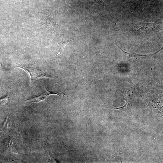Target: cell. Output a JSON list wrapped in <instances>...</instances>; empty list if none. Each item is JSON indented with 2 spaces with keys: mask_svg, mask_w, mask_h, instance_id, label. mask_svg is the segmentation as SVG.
<instances>
[{
  "mask_svg": "<svg viewBox=\"0 0 163 163\" xmlns=\"http://www.w3.org/2000/svg\"><path fill=\"white\" fill-rule=\"evenodd\" d=\"M162 24V22L140 23L133 25L125 31L130 35H144L161 30Z\"/></svg>",
  "mask_w": 163,
  "mask_h": 163,
  "instance_id": "6da1fadb",
  "label": "cell"
},
{
  "mask_svg": "<svg viewBox=\"0 0 163 163\" xmlns=\"http://www.w3.org/2000/svg\"><path fill=\"white\" fill-rule=\"evenodd\" d=\"M140 86V84L138 83L132 87L121 90L120 91L125 99L126 104L123 106L113 109L121 110L131 115L132 104L138 94Z\"/></svg>",
  "mask_w": 163,
  "mask_h": 163,
  "instance_id": "7a4b0ae2",
  "label": "cell"
},
{
  "mask_svg": "<svg viewBox=\"0 0 163 163\" xmlns=\"http://www.w3.org/2000/svg\"><path fill=\"white\" fill-rule=\"evenodd\" d=\"M14 62L16 64L15 67L21 68L29 74L30 77V85L36 80L40 78H54L53 76L46 75L39 69L36 65V61L34 63L27 66L22 65Z\"/></svg>",
  "mask_w": 163,
  "mask_h": 163,
  "instance_id": "3957f363",
  "label": "cell"
},
{
  "mask_svg": "<svg viewBox=\"0 0 163 163\" xmlns=\"http://www.w3.org/2000/svg\"><path fill=\"white\" fill-rule=\"evenodd\" d=\"M51 94H56L62 97H64L65 94L64 93L61 92H52L46 89L45 92L40 95L31 99L27 100H23L22 101L25 103H28L31 104H34L40 101H45L48 96Z\"/></svg>",
  "mask_w": 163,
  "mask_h": 163,
  "instance_id": "277c9868",
  "label": "cell"
},
{
  "mask_svg": "<svg viewBox=\"0 0 163 163\" xmlns=\"http://www.w3.org/2000/svg\"><path fill=\"white\" fill-rule=\"evenodd\" d=\"M73 40L72 39L65 37H61L59 40L57 53L53 59L55 60L59 59L65 46L69 42Z\"/></svg>",
  "mask_w": 163,
  "mask_h": 163,
  "instance_id": "5b68a950",
  "label": "cell"
},
{
  "mask_svg": "<svg viewBox=\"0 0 163 163\" xmlns=\"http://www.w3.org/2000/svg\"><path fill=\"white\" fill-rule=\"evenodd\" d=\"M117 46L120 49V50H121L123 52L129 55V56L128 58V59H129L131 58L140 56H152L157 53L163 49V47H161L158 51H157L156 52L153 54H147V55H141L139 54H136V53H128L126 52L123 50L118 45Z\"/></svg>",
  "mask_w": 163,
  "mask_h": 163,
  "instance_id": "8992f818",
  "label": "cell"
},
{
  "mask_svg": "<svg viewBox=\"0 0 163 163\" xmlns=\"http://www.w3.org/2000/svg\"><path fill=\"white\" fill-rule=\"evenodd\" d=\"M7 147L8 148L10 152L17 154H20V153L16 151L14 145V143L11 140H10L9 142L7 145Z\"/></svg>",
  "mask_w": 163,
  "mask_h": 163,
  "instance_id": "52a82bcc",
  "label": "cell"
},
{
  "mask_svg": "<svg viewBox=\"0 0 163 163\" xmlns=\"http://www.w3.org/2000/svg\"><path fill=\"white\" fill-rule=\"evenodd\" d=\"M11 124V123L9 120L8 117H7L3 124V128L5 129H7L10 127Z\"/></svg>",
  "mask_w": 163,
  "mask_h": 163,
  "instance_id": "ba28073f",
  "label": "cell"
},
{
  "mask_svg": "<svg viewBox=\"0 0 163 163\" xmlns=\"http://www.w3.org/2000/svg\"><path fill=\"white\" fill-rule=\"evenodd\" d=\"M8 95H6L0 99V107L5 105L8 101Z\"/></svg>",
  "mask_w": 163,
  "mask_h": 163,
  "instance_id": "9c48e42d",
  "label": "cell"
},
{
  "mask_svg": "<svg viewBox=\"0 0 163 163\" xmlns=\"http://www.w3.org/2000/svg\"><path fill=\"white\" fill-rule=\"evenodd\" d=\"M96 2L100 6L103 8L105 7V3L102 0H93Z\"/></svg>",
  "mask_w": 163,
  "mask_h": 163,
  "instance_id": "30bf717a",
  "label": "cell"
}]
</instances>
